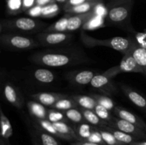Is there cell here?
I'll list each match as a JSON object with an SVG mask.
<instances>
[{
	"instance_id": "6da1fadb",
	"label": "cell",
	"mask_w": 146,
	"mask_h": 145,
	"mask_svg": "<svg viewBox=\"0 0 146 145\" xmlns=\"http://www.w3.org/2000/svg\"><path fill=\"white\" fill-rule=\"evenodd\" d=\"M29 59L36 65L51 68H61L92 62L81 48L76 47L39 51L32 54Z\"/></svg>"
},
{
	"instance_id": "7a4b0ae2",
	"label": "cell",
	"mask_w": 146,
	"mask_h": 145,
	"mask_svg": "<svg viewBox=\"0 0 146 145\" xmlns=\"http://www.w3.org/2000/svg\"><path fill=\"white\" fill-rule=\"evenodd\" d=\"M1 34L5 32L17 34H38L44 31L48 24L36 18L20 17L1 21Z\"/></svg>"
},
{
	"instance_id": "3957f363",
	"label": "cell",
	"mask_w": 146,
	"mask_h": 145,
	"mask_svg": "<svg viewBox=\"0 0 146 145\" xmlns=\"http://www.w3.org/2000/svg\"><path fill=\"white\" fill-rule=\"evenodd\" d=\"M133 5V0H127L119 3H113L111 1L108 4L107 21L111 25L124 28L130 31H134L130 22Z\"/></svg>"
},
{
	"instance_id": "277c9868",
	"label": "cell",
	"mask_w": 146,
	"mask_h": 145,
	"mask_svg": "<svg viewBox=\"0 0 146 145\" xmlns=\"http://www.w3.org/2000/svg\"><path fill=\"white\" fill-rule=\"evenodd\" d=\"M80 38L83 44L88 48H94L96 46L108 47L115 51H119L123 55L128 52L135 44V38L132 37L125 38L117 36L107 39H100L90 36L84 32L81 33Z\"/></svg>"
},
{
	"instance_id": "5b68a950",
	"label": "cell",
	"mask_w": 146,
	"mask_h": 145,
	"mask_svg": "<svg viewBox=\"0 0 146 145\" xmlns=\"http://www.w3.org/2000/svg\"><path fill=\"white\" fill-rule=\"evenodd\" d=\"M0 43L4 49L13 51H29L40 46L39 43L35 38L11 32L1 34Z\"/></svg>"
},
{
	"instance_id": "8992f818",
	"label": "cell",
	"mask_w": 146,
	"mask_h": 145,
	"mask_svg": "<svg viewBox=\"0 0 146 145\" xmlns=\"http://www.w3.org/2000/svg\"><path fill=\"white\" fill-rule=\"evenodd\" d=\"M74 34L70 32H41L36 34L34 38L41 46H58L66 45L74 39Z\"/></svg>"
},
{
	"instance_id": "52a82bcc",
	"label": "cell",
	"mask_w": 146,
	"mask_h": 145,
	"mask_svg": "<svg viewBox=\"0 0 146 145\" xmlns=\"http://www.w3.org/2000/svg\"><path fill=\"white\" fill-rule=\"evenodd\" d=\"M122 72H138L144 74L143 69L135 61L130 51L124 54L119 65L111 68L103 73L112 78Z\"/></svg>"
},
{
	"instance_id": "ba28073f",
	"label": "cell",
	"mask_w": 146,
	"mask_h": 145,
	"mask_svg": "<svg viewBox=\"0 0 146 145\" xmlns=\"http://www.w3.org/2000/svg\"><path fill=\"white\" fill-rule=\"evenodd\" d=\"M108 126L125 132L134 136L138 140L146 139V132L145 130L119 117H114L113 120L108 124Z\"/></svg>"
},
{
	"instance_id": "9c48e42d",
	"label": "cell",
	"mask_w": 146,
	"mask_h": 145,
	"mask_svg": "<svg viewBox=\"0 0 146 145\" xmlns=\"http://www.w3.org/2000/svg\"><path fill=\"white\" fill-rule=\"evenodd\" d=\"M3 95L6 100L18 109L22 108L24 98L19 88L10 82H6L3 85Z\"/></svg>"
},
{
	"instance_id": "30bf717a",
	"label": "cell",
	"mask_w": 146,
	"mask_h": 145,
	"mask_svg": "<svg viewBox=\"0 0 146 145\" xmlns=\"http://www.w3.org/2000/svg\"><path fill=\"white\" fill-rule=\"evenodd\" d=\"M32 130H30L34 144L36 145H61L56 137L43 130L34 121L31 122Z\"/></svg>"
},
{
	"instance_id": "8fae6325",
	"label": "cell",
	"mask_w": 146,
	"mask_h": 145,
	"mask_svg": "<svg viewBox=\"0 0 146 145\" xmlns=\"http://www.w3.org/2000/svg\"><path fill=\"white\" fill-rule=\"evenodd\" d=\"M90 85L107 95H113L118 92L116 87L113 82L112 78L104 73L96 74Z\"/></svg>"
},
{
	"instance_id": "7c38bea8",
	"label": "cell",
	"mask_w": 146,
	"mask_h": 145,
	"mask_svg": "<svg viewBox=\"0 0 146 145\" xmlns=\"http://www.w3.org/2000/svg\"><path fill=\"white\" fill-rule=\"evenodd\" d=\"M95 75L96 72L93 71L81 70L67 72L65 74V78L71 85L85 86L91 83Z\"/></svg>"
},
{
	"instance_id": "4fadbf2b",
	"label": "cell",
	"mask_w": 146,
	"mask_h": 145,
	"mask_svg": "<svg viewBox=\"0 0 146 145\" xmlns=\"http://www.w3.org/2000/svg\"><path fill=\"white\" fill-rule=\"evenodd\" d=\"M69 95L59 92H41L30 95V98H32L34 100L42 104L46 107H51L56 102L62 98H67Z\"/></svg>"
},
{
	"instance_id": "5bb4252c",
	"label": "cell",
	"mask_w": 146,
	"mask_h": 145,
	"mask_svg": "<svg viewBox=\"0 0 146 145\" xmlns=\"http://www.w3.org/2000/svg\"><path fill=\"white\" fill-rule=\"evenodd\" d=\"M113 112L117 117L126 120L133 125H136L138 127L141 128L142 129L146 132V123L145 121L137 115L134 114L133 112L128 110V109L123 108L119 106H115L113 109Z\"/></svg>"
},
{
	"instance_id": "9a60e30c",
	"label": "cell",
	"mask_w": 146,
	"mask_h": 145,
	"mask_svg": "<svg viewBox=\"0 0 146 145\" xmlns=\"http://www.w3.org/2000/svg\"><path fill=\"white\" fill-rule=\"evenodd\" d=\"M97 14L96 10H94L92 11H90L88 13L82 14H71L68 19V32L76 31L81 28V26H84L88 21H89L93 17L95 16Z\"/></svg>"
},
{
	"instance_id": "2e32d148",
	"label": "cell",
	"mask_w": 146,
	"mask_h": 145,
	"mask_svg": "<svg viewBox=\"0 0 146 145\" xmlns=\"http://www.w3.org/2000/svg\"><path fill=\"white\" fill-rule=\"evenodd\" d=\"M120 87L125 97L132 103L140 109L146 111V97L126 85L121 84Z\"/></svg>"
},
{
	"instance_id": "e0dca14e",
	"label": "cell",
	"mask_w": 146,
	"mask_h": 145,
	"mask_svg": "<svg viewBox=\"0 0 146 145\" xmlns=\"http://www.w3.org/2000/svg\"><path fill=\"white\" fill-rule=\"evenodd\" d=\"M27 106L32 118L48 119V109L44 105L35 100H31L27 102Z\"/></svg>"
},
{
	"instance_id": "ac0fdd59",
	"label": "cell",
	"mask_w": 146,
	"mask_h": 145,
	"mask_svg": "<svg viewBox=\"0 0 146 145\" xmlns=\"http://www.w3.org/2000/svg\"><path fill=\"white\" fill-rule=\"evenodd\" d=\"M54 124L56 130L62 136L63 139L67 141H78L76 133L74 128L70 126L68 123L64 122H55Z\"/></svg>"
},
{
	"instance_id": "d6986e66",
	"label": "cell",
	"mask_w": 146,
	"mask_h": 145,
	"mask_svg": "<svg viewBox=\"0 0 146 145\" xmlns=\"http://www.w3.org/2000/svg\"><path fill=\"white\" fill-rule=\"evenodd\" d=\"M32 76L34 80L41 84L52 83L56 80L54 72L46 68H37L33 71Z\"/></svg>"
},
{
	"instance_id": "ffe728a7",
	"label": "cell",
	"mask_w": 146,
	"mask_h": 145,
	"mask_svg": "<svg viewBox=\"0 0 146 145\" xmlns=\"http://www.w3.org/2000/svg\"><path fill=\"white\" fill-rule=\"evenodd\" d=\"M101 4H103V2H100V1H89V2L84 3V4L76 6V7H73L71 8L65 10L64 11H65L66 14H73V15H74V14H86V13H88L90 11L95 10Z\"/></svg>"
},
{
	"instance_id": "44dd1931",
	"label": "cell",
	"mask_w": 146,
	"mask_h": 145,
	"mask_svg": "<svg viewBox=\"0 0 146 145\" xmlns=\"http://www.w3.org/2000/svg\"><path fill=\"white\" fill-rule=\"evenodd\" d=\"M0 122H1V140L9 142L10 137L13 134V129L11 124L7 115L1 109L0 112Z\"/></svg>"
},
{
	"instance_id": "7402d4cb",
	"label": "cell",
	"mask_w": 146,
	"mask_h": 145,
	"mask_svg": "<svg viewBox=\"0 0 146 145\" xmlns=\"http://www.w3.org/2000/svg\"><path fill=\"white\" fill-rule=\"evenodd\" d=\"M71 98L78 105V107L94 110L97 102L91 95H71Z\"/></svg>"
},
{
	"instance_id": "603a6c76",
	"label": "cell",
	"mask_w": 146,
	"mask_h": 145,
	"mask_svg": "<svg viewBox=\"0 0 146 145\" xmlns=\"http://www.w3.org/2000/svg\"><path fill=\"white\" fill-rule=\"evenodd\" d=\"M131 55L138 65L143 69L144 74H146V49L140 46L135 41V44L130 50Z\"/></svg>"
},
{
	"instance_id": "cb8c5ba5",
	"label": "cell",
	"mask_w": 146,
	"mask_h": 145,
	"mask_svg": "<svg viewBox=\"0 0 146 145\" xmlns=\"http://www.w3.org/2000/svg\"><path fill=\"white\" fill-rule=\"evenodd\" d=\"M78 108L81 110V112H82L86 122L89 123L90 125L96 127H103L108 125V124L104 122V120H102L92 109H84V108L81 107Z\"/></svg>"
},
{
	"instance_id": "d4e9b609",
	"label": "cell",
	"mask_w": 146,
	"mask_h": 145,
	"mask_svg": "<svg viewBox=\"0 0 146 145\" xmlns=\"http://www.w3.org/2000/svg\"><path fill=\"white\" fill-rule=\"evenodd\" d=\"M96 127L90 125L86 122L76 125L74 129L78 138V141H87Z\"/></svg>"
},
{
	"instance_id": "484cf974",
	"label": "cell",
	"mask_w": 146,
	"mask_h": 145,
	"mask_svg": "<svg viewBox=\"0 0 146 145\" xmlns=\"http://www.w3.org/2000/svg\"><path fill=\"white\" fill-rule=\"evenodd\" d=\"M71 14H66L64 17L60 18L56 22L48 26L43 31L44 32H68V22Z\"/></svg>"
},
{
	"instance_id": "4316f807",
	"label": "cell",
	"mask_w": 146,
	"mask_h": 145,
	"mask_svg": "<svg viewBox=\"0 0 146 145\" xmlns=\"http://www.w3.org/2000/svg\"><path fill=\"white\" fill-rule=\"evenodd\" d=\"M103 127L106 128L107 130L111 132L120 142H121V143L123 144H125L126 145H129L130 144L133 143V142H135V141L138 140V139H135L134 136H131V135L125 133V132H122V131L115 129V128L111 127L108 126V125Z\"/></svg>"
},
{
	"instance_id": "83f0119b",
	"label": "cell",
	"mask_w": 146,
	"mask_h": 145,
	"mask_svg": "<svg viewBox=\"0 0 146 145\" xmlns=\"http://www.w3.org/2000/svg\"><path fill=\"white\" fill-rule=\"evenodd\" d=\"M32 120L34 121L36 124H37V125H38V126L43 129V130L45 131V132L51 134V135L56 136V137L60 138V139H63L62 136L60 134L59 132H58V131L56 130V129L55 128L53 122H51V121H49L48 119H34V118H32Z\"/></svg>"
},
{
	"instance_id": "f1b7e54d",
	"label": "cell",
	"mask_w": 146,
	"mask_h": 145,
	"mask_svg": "<svg viewBox=\"0 0 146 145\" xmlns=\"http://www.w3.org/2000/svg\"><path fill=\"white\" fill-rule=\"evenodd\" d=\"M51 108H54V109H58V110L64 111H64H66L70 109H73V108H78V105L71 98V95H69L67 98H64L59 100Z\"/></svg>"
},
{
	"instance_id": "f546056e",
	"label": "cell",
	"mask_w": 146,
	"mask_h": 145,
	"mask_svg": "<svg viewBox=\"0 0 146 145\" xmlns=\"http://www.w3.org/2000/svg\"><path fill=\"white\" fill-rule=\"evenodd\" d=\"M61 11L59 5L57 2L48 4L45 7H41L39 17L41 18H51L59 14Z\"/></svg>"
},
{
	"instance_id": "4dcf8cb0",
	"label": "cell",
	"mask_w": 146,
	"mask_h": 145,
	"mask_svg": "<svg viewBox=\"0 0 146 145\" xmlns=\"http://www.w3.org/2000/svg\"><path fill=\"white\" fill-rule=\"evenodd\" d=\"M6 7L9 15L21 14L23 12V0H6Z\"/></svg>"
},
{
	"instance_id": "1f68e13d",
	"label": "cell",
	"mask_w": 146,
	"mask_h": 145,
	"mask_svg": "<svg viewBox=\"0 0 146 145\" xmlns=\"http://www.w3.org/2000/svg\"><path fill=\"white\" fill-rule=\"evenodd\" d=\"M64 113L68 121L75 125H78V124L86 122L84 115L79 108H73V109H68L66 111H64Z\"/></svg>"
},
{
	"instance_id": "d6a6232c",
	"label": "cell",
	"mask_w": 146,
	"mask_h": 145,
	"mask_svg": "<svg viewBox=\"0 0 146 145\" xmlns=\"http://www.w3.org/2000/svg\"><path fill=\"white\" fill-rule=\"evenodd\" d=\"M90 95L92 96L93 98L96 100L97 103L104 106V107L108 109V110H112V109H113L114 108H115V107L116 106L115 102H114L110 97L106 96V95H99V94L95 93L91 94Z\"/></svg>"
},
{
	"instance_id": "836d02e7",
	"label": "cell",
	"mask_w": 146,
	"mask_h": 145,
	"mask_svg": "<svg viewBox=\"0 0 146 145\" xmlns=\"http://www.w3.org/2000/svg\"><path fill=\"white\" fill-rule=\"evenodd\" d=\"M48 119L53 123L55 122H64L68 123V119H67L64 111L58 110V109L51 108L48 110Z\"/></svg>"
},
{
	"instance_id": "e575fe53",
	"label": "cell",
	"mask_w": 146,
	"mask_h": 145,
	"mask_svg": "<svg viewBox=\"0 0 146 145\" xmlns=\"http://www.w3.org/2000/svg\"><path fill=\"white\" fill-rule=\"evenodd\" d=\"M102 136L103 139L106 145H126L120 142L113 134L104 127H98Z\"/></svg>"
},
{
	"instance_id": "d590c367",
	"label": "cell",
	"mask_w": 146,
	"mask_h": 145,
	"mask_svg": "<svg viewBox=\"0 0 146 145\" xmlns=\"http://www.w3.org/2000/svg\"><path fill=\"white\" fill-rule=\"evenodd\" d=\"M94 111L97 114V115H98L102 120H104V122H106L107 124L112 122V121L113 120L114 117H113L111 115V113L110 112V110H108V109H106V108L104 107V106H102V105H99V104L98 103L96 105Z\"/></svg>"
},
{
	"instance_id": "8d00e7d4",
	"label": "cell",
	"mask_w": 146,
	"mask_h": 145,
	"mask_svg": "<svg viewBox=\"0 0 146 145\" xmlns=\"http://www.w3.org/2000/svg\"><path fill=\"white\" fill-rule=\"evenodd\" d=\"M103 25H104V21H102L101 17L97 16L96 15L89 21H88L84 26V28H88V29H94V28L101 27Z\"/></svg>"
},
{
	"instance_id": "74e56055",
	"label": "cell",
	"mask_w": 146,
	"mask_h": 145,
	"mask_svg": "<svg viewBox=\"0 0 146 145\" xmlns=\"http://www.w3.org/2000/svg\"><path fill=\"white\" fill-rule=\"evenodd\" d=\"M86 142H93V143L100 144H106L104 139H103L102 136H101V132L98 130V127H96L95 130H94V132L91 134V135L90 136V137L88 138V140L86 141Z\"/></svg>"
},
{
	"instance_id": "f35d334b",
	"label": "cell",
	"mask_w": 146,
	"mask_h": 145,
	"mask_svg": "<svg viewBox=\"0 0 146 145\" xmlns=\"http://www.w3.org/2000/svg\"><path fill=\"white\" fill-rule=\"evenodd\" d=\"M89 1H100V2H103V0H68L63 5V10L65 11V10L71 8L73 7H76V6L80 5V4H84V3L89 2Z\"/></svg>"
},
{
	"instance_id": "ab89813d",
	"label": "cell",
	"mask_w": 146,
	"mask_h": 145,
	"mask_svg": "<svg viewBox=\"0 0 146 145\" xmlns=\"http://www.w3.org/2000/svg\"><path fill=\"white\" fill-rule=\"evenodd\" d=\"M134 38L140 46L146 49V29L142 32H135Z\"/></svg>"
},
{
	"instance_id": "60d3db41",
	"label": "cell",
	"mask_w": 146,
	"mask_h": 145,
	"mask_svg": "<svg viewBox=\"0 0 146 145\" xmlns=\"http://www.w3.org/2000/svg\"><path fill=\"white\" fill-rule=\"evenodd\" d=\"M36 6V0H23V12H27Z\"/></svg>"
},
{
	"instance_id": "b9f144b4",
	"label": "cell",
	"mask_w": 146,
	"mask_h": 145,
	"mask_svg": "<svg viewBox=\"0 0 146 145\" xmlns=\"http://www.w3.org/2000/svg\"><path fill=\"white\" fill-rule=\"evenodd\" d=\"M56 0H36V6L39 7H45L48 4L56 3Z\"/></svg>"
},
{
	"instance_id": "7bdbcfd3",
	"label": "cell",
	"mask_w": 146,
	"mask_h": 145,
	"mask_svg": "<svg viewBox=\"0 0 146 145\" xmlns=\"http://www.w3.org/2000/svg\"><path fill=\"white\" fill-rule=\"evenodd\" d=\"M71 145H106V144H100L93 143L90 142H86V141H74L71 142Z\"/></svg>"
},
{
	"instance_id": "ee69618b",
	"label": "cell",
	"mask_w": 146,
	"mask_h": 145,
	"mask_svg": "<svg viewBox=\"0 0 146 145\" xmlns=\"http://www.w3.org/2000/svg\"><path fill=\"white\" fill-rule=\"evenodd\" d=\"M129 145H146V141H140V140H136L135 142H133V143L130 144Z\"/></svg>"
},
{
	"instance_id": "f6af8a7d",
	"label": "cell",
	"mask_w": 146,
	"mask_h": 145,
	"mask_svg": "<svg viewBox=\"0 0 146 145\" xmlns=\"http://www.w3.org/2000/svg\"><path fill=\"white\" fill-rule=\"evenodd\" d=\"M67 1H68V0H56V1L58 4H62V5H64V4H65Z\"/></svg>"
},
{
	"instance_id": "bcb514c9",
	"label": "cell",
	"mask_w": 146,
	"mask_h": 145,
	"mask_svg": "<svg viewBox=\"0 0 146 145\" xmlns=\"http://www.w3.org/2000/svg\"><path fill=\"white\" fill-rule=\"evenodd\" d=\"M1 145H10L9 142H5V141L1 140Z\"/></svg>"
},
{
	"instance_id": "7dc6e473",
	"label": "cell",
	"mask_w": 146,
	"mask_h": 145,
	"mask_svg": "<svg viewBox=\"0 0 146 145\" xmlns=\"http://www.w3.org/2000/svg\"><path fill=\"white\" fill-rule=\"evenodd\" d=\"M127 1V0H112L111 2L113 3H119V2H122V1Z\"/></svg>"
},
{
	"instance_id": "c3c4849f",
	"label": "cell",
	"mask_w": 146,
	"mask_h": 145,
	"mask_svg": "<svg viewBox=\"0 0 146 145\" xmlns=\"http://www.w3.org/2000/svg\"><path fill=\"white\" fill-rule=\"evenodd\" d=\"M34 145H36V144H34Z\"/></svg>"
}]
</instances>
